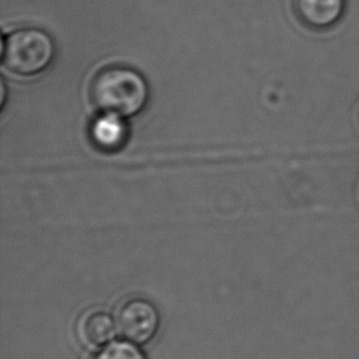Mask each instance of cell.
<instances>
[{
  "label": "cell",
  "instance_id": "obj_1",
  "mask_svg": "<svg viewBox=\"0 0 359 359\" xmlns=\"http://www.w3.org/2000/svg\"><path fill=\"white\" fill-rule=\"evenodd\" d=\"M90 97L103 114L131 118L140 114L149 101V86L135 69L113 65L100 70L90 85Z\"/></svg>",
  "mask_w": 359,
  "mask_h": 359
},
{
  "label": "cell",
  "instance_id": "obj_2",
  "mask_svg": "<svg viewBox=\"0 0 359 359\" xmlns=\"http://www.w3.org/2000/svg\"><path fill=\"white\" fill-rule=\"evenodd\" d=\"M55 57V44L43 29H16L1 39V62L10 73L34 76L50 67Z\"/></svg>",
  "mask_w": 359,
  "mask_h": 359
},
{
  "label": "cell",
  "instance_id": "obj_3",
  "mask_svg": "<svg viewBox=\"0 0 359 359\" xmlns=\"http://www.w3.org/2000/svg\"><path fill=\"white\" fill-rule=\"evenodd\" d=\"M118 332L123 339L137 346H145L160 330V313L152 302L135 297L126 299L117 311Z\"/></svg>",
  "mask_w": 359,
  "mask_h": 359
},
{
  "label": "cell",
  "instance_id": "obj_4",
  "mask_svg": "<svg viewBox=\"0 0 359 359\" xmlns=\"http://www.w3.org/2000/svg\"><path fill=\"white\" fill-rule=\"evenodd\" d=\"M117 330L113 316L101 309L85 311L76 324L79 342L88 350H101L111 344Z\"/></svg>",
  "mask_w": 359,
  "mask_h": 359
},
{
  "label": "cell",
  "instance_id": "obj_5",
  "mask_svg": "<svg viewBox=\"0 0 359 359\" xmlns=\"http://www.w3.org/2000/svg\"><path fill=\"white\" fill-rule=\"evenodd\" d=\"M297 15L311 29H329L345 11V0H294Z\"/></svg>",
  "mask_w": 359,
  "mask_h": 359
},
{
  "label": "cell",
  "instance_id": "obj_6",
  "mask_svg": "<svg viewBox=\"0 0 359 359\" xmlns=\"http://www.w3.org/2000/svg\"><path fill=\"white\" fill-rule=\"evenodd\" d=\"M91 136L97 147L104 151H116L124 145L128 136L123 118L104 114L95 121L91 128Z\"/></svg>",
  "mask_w": 359,
  "mask_h": 359
},
{
  "label": "cell",
  "instance_id": "obj_7",
  "mask_svg": "<svg viewBox=\"0 0 359 359\" xmlns=\"http://www.w3.org/2000/svg\"><path fill=\"white\" fill-rule=\"evenodd\" d=\"M93 359H147L144 351L130 341H112L98 350Z\"/></svg>",
  "mask_w": 359,
  "mask_h": 359
},
{
  "label": "cell",
  "instance_id": "obj_8",
  "mask_svg": "<svg viewBox=\"0 0 359 359\" xmlns=\"http://www.w3.org/2000/svg\"><path fill=\"white\" fill-rule=\"evenodd\" d=\"M5 96H6V88H5L4 80H1V107L4 106Z\"/></svg>",
  "mask_w": 359,
  "mask_h": 359
}]
</instances>
